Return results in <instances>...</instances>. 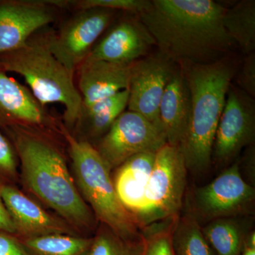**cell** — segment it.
I'll return each instance as SVG.
<instances>
[{
    "label": "cell",
    "instance_id": "obj_27",
    "mask_svg": "<svg viewBox=\"0 0 255 255\" xmlns=\"http://www.w3.org/2000/svg\"><path fill=\"white\" fill-rule=\"evenodd\" d=\"M16 156L14 146L0 131V187L16 175Z\"/></svg>",
    "mask_w": 255,
    "mask_h": 255
},
{
    "label": "cell",
    "instance_id": "obj_21",
    "mask_svg": "<svg viewBox=\"0 0 255 255\" xmlns=\"http://www.w3.org/2000/svg\"><path fill=\"white\" fill-rule=\"evenodd\" d=\"M171 241L174 255H216L192 214L174 220Z\"/></svg>",
    "mask_w": 255,
    "mask_h": 255
},
{
    "label": "cell",
    "instance_id": "obj_18",
    "mask_svg": "<svg viewBox=\"0 0 255 255\" xmlns=\"http://www.w3.org/2000/svg\"><path fill=\"white\" fill-rule=\"evenodd\" d=\"M155 159V153L143 152L132 156L118 167L114 187L122 205L134 216L141 208Z\"/></svg>",
    "mask_w": 255,
    "mask_h": 255
},
{
    "label": "cell",
    "instance_id": "obj_2",
    "mask_svg": "<svg viewBox=\"0 0 255 255\" xmlns=\"http://www.w3.org/2000/svg\"><path fill=\"white\" fill-rule=\"evenodd\" d=\"M21 163L26 187L76 226L92 224L88 206L75 187L63 152L46 132L21 127L4 128Z\"/></svg>",
    "mask_w": 255,
    "mask_h": 255
},
{
    "label": "cell",
    "instance_id": "obj_17",
    "mask_svg": "<svg viewBox=\"0 0 255 255\" xmlns=\"http://www.w3.org/2000/svg\"><path fill=\"white\" fill-rule=\"evenodd\" d=\"M0 195L16 231L28 238L51 234H68L65 224L47 214L41 206L9 185L0 187Z\"/></svg>",
    "mask_w": 255,
    "mask_h": 255
},
{
    "label": "cell",
    "instance_id": "obj_16",
    "mask_svg": "<svg viewBox=\"0 0 255 255\" xmlns=\"http://www.w3.org/2000/svg\"><path fill=\"white\" fill-rule=\"evenodd\" d=\"M191 110L187 81L180 67L174 66L159 107V120L169 145L177 147L180 145L189 125Z\"/></svg>",
    "mask_w": 255,
    "mask_h": 255
},
{
    "label": "cell",
    "instance_id": "obj_14",
    "mask_svg": "<svg viewBox=\"0 0 255 255\" xmlns=\"http://www.w3.org/2000/svg\"><path fill=\"white\" fill-rule=\"evenodd\" d=\"M135 15L116 18L85 60L131 65L145 58L155 42Z\"/></svg>",
    "mask_w": 255,
    "mask_h": 255
},
{
    "label": "cell",
    "instance_id": "obj_12",
    "mask_svg": "<svg viewBox=\"0 0 255 255\" xmlns=\"http://www.w3.org/2000/svg\"><path fill=\"white\" fill-rule=\"evenodd\" d=\"M173 64L159 53L137 60L131 68L128 110L140 114L162 132L159 104Z\"/></svg>",
    "mask_w": 255,
    "mask_h": 255
},
{
    "label": "cell",
    "instance_id": "obj_1",
    "mask_svg": "<svg viewBox=\"0 0 255 255\" xmlns=\"http://www.w3.org/2000/svg\"><path fill=\"white\" fill-rule=\"evenodd\" d=\"M225 11L212 0H151L137 16L172 63L210 64L236 46L223 26Z\"/></svg>",
    "mask_w": 255,
    "mask_h": 255
},
{
    "label": "cell",
    "instance_id": "obj_5",
    "mask_svg": "<svg viewBox=\"0 0 255 255\" xmlns=\"http://www.w3.org/2000/svg\"><path fill=\"white\" fill-rule=\"evenodd\" d=\"M63 136L68 145L74 172L84 200L116 236L122 240L132 238L135 233L133 219L119 200L108 164L95 146L78 140L65 127Z\"/></svg>",
    "mask_w": 255,
    "mask_h": 255
},
{
    "label": "cell",
    "instance_id": "obj_22",
    "mask_svg": "<svg viewBox=\"0 0 255 255\" xmlns=\"http://www.w3.org/2000/svg\"><path fill=\"white\" fill-rule=\"evenodd\" d=\"M216 255H240L247 235L234 217L212 220L201 229Z\"/></svg>",
    "mask_w": 255,
    "mask_h": 255
},
{
    "label": "cell",
    "instance_id": "obj_7",
    "mask_svg": "<svg viewBox=\"0 0 255 255\" xmlns=\"http://www.w3.org/2000/svg\"><path fill=\"white\" fill-rule=\"evenodd\" d=\"M187 167L180 150L166 143L155 153V164L146 186L137 222L147 226L177 219L182 209Z\"/></svg>",
    "mask_w": 255,
    "mask_h": 255
},
{
    "label": "cell",
    "instance_id": "obj_28",
    "mask_svg": "<svg viewBox=\"0 0 255 255\" xmlns=\"http://www.w3.org/2000/svg\"><path fill=\"white\" fill-rule=\"evenodd\" d=\"M238 83L241 90L254 98L255 96V54L247 55L241 71L238 75Z\"/></svg>",
    "mask_w": 255,
    "mask_h": 255
},
{
    "label": "cell",
    "instance_id": "obj_31",
    "mask_svg": "<svg viewBox=\"0 0 255 255\" xmlns=\"http://www.w3.org/2000/svg\"><path fill=\"white\" fill-rule=\"evenodd\" d=\"M240 255H255V247L248 246L244 243Z\"/></svg>",
    "mask_w": 255,
    "mask_h": 255
},
{
    "label": "cell",
    "instance_id": "obj_10",
    "mask_svg": "<svg viewBox=\"0 0 255 255\" xmlns=\"http://www.w3.org/2000/svg\"><path fill=\"white\" fill-rule=\"evenodd\" d=\"M255 133L254 99L231 85L216 130L213 149L215 158L223 163L231 160L254 141Z\"/></svg>",
    "mask_w": 255,
    "mask_h": 255
},
{
    "label": "cell",
    "instance_id": "obj_3",
    "mask_svg": "<svg viewBox=\"0 0 255 255\" xmlns=\"http://www.w3.org/2000/svg\"><path fill=\"white\" fill-rule=\"evenodd\" d=\"M178 65L187 81L191 102L189 125L178 148L187 169L201 172L211 162L216 130L236 66L226 57L214 63Z\"/></svg>",
    "mask_w": 255,
    "mask_h": 255
},
{
    "label": "cell",
    "instance_id": "obj_4",
    "mask_svg": "<svg viewBox=\"0 0 255 255\" xmlns=\"http://www.w3.org/2000/svg\"><path fill=\"white\" fill-rule=\"evenodd\" d=\"M0 69L22 76L44 107L50 103L63 105L64 127L69 131L73 129L82 109L81 95L75 76L50 53L40 31L18 49L0 54Z\"/></svg>",
    "mask_w": 255,
    "mask_h": 255
},
{
    "label": "cell",
    "instance_id": "obj_9",
    "mask_svg": "<svg viewBox=\"0 0 255 255\" xmlns=\"http://www.w3.org/2000/svg\"><path fill=\"white\" fill-rule=\"evenodd\" d=\"M63 14L55 0H0V54L23 46Z\"/></svg>",
    "mask_w": 255,
    "mask_h": 255
},
{
    "label": "cell",
    "instance_id": "obj_11",
    "mask_svg": "<svg viewBox=\"0 0 255 255\" xmlns=\"http://www.w3.org/2000/svg\"><path fill=\"white\" fill-rule=\"evenodd\" d=\"M255 191L244 180L238 164H233L214 181L195 192L196 212L207 219L236 217L253 206Z\"/></svg>",
    "mask_w": 255,
    "mask_h": 255
},
{
    "label": "cell",
    "instance_id": "obj_26",
    "mask_svg": "<svg viewBox=\"0 0 255 255\" xmlns=\"http://www.w3.org/2000/svg\"><path fill=\"white\" fill-rule=\"evenodd\" d=\"M171 228L172 226L159 228L147 233L144 238L140 255H174Z\"/></svg>",
    "mask_w": 255,
    "mask_h": 255
},
{
    "label": "cell",
    "instance_id": "obj_6",
    "mask_svg": "<svg viewBox=\"0 0 255 255\" xmlns=\"http://www.w3.org/2000/svg\"><path fill=\"white\" fill-rule=\"evenodd\" d=\"M62 16L56 29L40 31L45 45L75 76L95 43L117 18L119 11L103 8L76 10Z\"/></svg>",
    "mask_w": 255,
    "mask_h": 255
},
{
    "label": "cell",
    "instance_id": "obj_19",
    "mask_svg": "<svg viewBox=\"0 0 255 255\" xmlns=\"http://www.w3.org/2000/svg\"><path fill=\"white\" fill-rule=\"evenodd\" d=\"M128 97V90H125L92 105H82L73 128L78 135H72L91 144L93 140H100L110 130L116 119L125 112Z\"/></svg>",
    "mask_w": 255,
    "mask_h": 255
},
{
    "label": "cell",
    "instance_id": "obj_25",
    "mask_svg": "<svg viewBox=\"0 0 255 255\" xmlns=\"http://www.w3.org/2000/svg\"><path fill=\"white\" fill-rule=\"evenodd\" d=\"M141 250H132L113 232L106 233L92 239L87 255H140Z\"/></svg>",
    "mask_w": 255,
    "mask_h": 255
},
{
    "label": "cell",
    "instance_id": "obj_24",
    "mask_svg": "<svg viewBox=\"0 0 255 255\" xmlns=\"http://www.w3.org/2000/svg\"><path fill=\"white\" fill-rule=\"evenodd\" d=\"M63 11L103 8L135 15L142 14L151 5L150 0H55Z\"/></svg>",
    "mask_w": 255,
    "mask_h": 255
},
{
    "label": "cell",
    "instance_id": "obj_29",
    "mask_svg": "<svg viewBox=\"0 0 255 255\" xmlns=\"http://www.w3.org/2000/svg\"><path fill=\"white\" fill-rule=\"evenodd\" d=\"M0 255H28L21 243L7 233L0 232Z\"/></svg>",
    "mask_w": 255,
    "mask_h": 255
},
{
    "label": "cell",
    "instance_id": "obj_13",
    "mask_svg": "<svg viewBox=\"0 0 255 255\" xmlns=\"http://www.w3.org/2000/svg\"><path fill=\"white\" fill-rule=\"evenodd\" d=\"M21 127L63 134V123L35 98L31 90L0 69V128Z\"/></svg>",
    "mask_w": 255,
    "mask_h": 255
},
{
    "label": "cell",
    "instance_id": "obj_15",
    "mask_svg": "<svg viewBox=\"0 0 255 255\" xmlns=\"http://www.w3.org/2000/svg\"><path fill=\"white\" fill-rule=\"evenodd\" d=\"M132 64L122 65L105 60H84L75 74L82 105H92L119 92L128 90Z\"/></svg>",
    "mask_w": 255,
    "mask_h": 255
},
{
    "label": "cell",
    "instance_id": "obj_30",
    "mask_svg": "<svg viewBox=\"0 0 255 255\" xmlns=\"http://www.w3.org/2000/svg\"><path fill=\"white\" fill-rule=\"evenodd\" d=\"M0 231L9 233V234H12L17 231L9 211L1 199V195H0Z\"/></svg>",
    "mask_w": 255,
    "mask_h": 255
},
{
    "label": "cell",
    "instance_id": "obj_20",
    "mask_svg": "<svg viewBox=\"0 0 255 255\" xmlns=\"http://www.w3.org/2000/svg\"><path fill=\"white\" fill-rule=\"evenodd\" d=\"M223 26L236 46L246 55L255 49V1L243 0L226 9Z\"/></svg>",
    "mask_w": 255,
    "mask_h": 255
},
{
    "label": "cell",
    "instance_id": "obj_23",
    "mask_svg": "<svg viewBox=\"0 0 255 255\" xmlns=\"http://www.w3.org/2000/svg\"><path fill=\"white\" fill-rule=\"evenodd\" d=\"M92 239L65 234L27 238L21 243L28 255H87Z\"/></svg>",
    "mask_w": 255,
    "mask_h": 255
},
{
    "label": "cell",
    "instance_id": "obj_8",
    "mask_svg": "<svg viewBox=\"0 0 255 255\" xmlns=\"http://www.w3.org/2000/svg\"><path fill=\"white\" fill-rule=\"evenodd\" d=\"M167 143L162 130L136 112L125 111L95 147L110 169L143 152L156 153Z\"/></svg>",
    "mask_w": 255,
    "mask_h": 255
}]
</instances>
